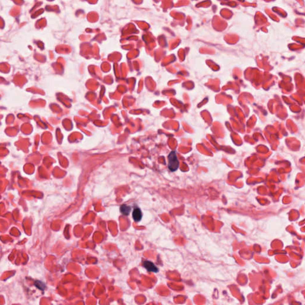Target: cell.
<instances>
[{
  "label": "cell",
  "mask_w": 305,
  "mask_h": 305,
  "mask_svg": "<svg viewBox=\"0 0 305 305\" xmlns=\"http://www.w3.org/2000/svg\"><path fill=\"white\" fill-rule=\"evenodd\" d=\"M142 212L139 208H136L134 210L132 213V217L135 221L139 222L142 219Z\"/></svg>",
  "instance_id": "cell-3"
},
{
  "label": "cell",
  "mask_w": 305,
  "mask_h": 305,
  "mask_svg": "<svg viewBox=\"0 0 305 305\" xmlns=\"http://www.w3.org/2000/svg\"><path fill=\"white\" fill-rule=\"evenodd\" d=\"M169 168L171 171H175L179 167V161L175 152L172 151L169 155Z\"/></svg>",
  "instance_id": "cell-1"
},
{
  "label": "cell",
  "mask_w": 305,
  "mask_h": 305,
  "mask_svg": "<svg viewBox=\"0 0 305 305\" xmlns=\"http://www.w3.org/2000/svg\"><path fill=\"white\" fill-rule=\"evenodd\" d=\"M143 265H144V267L146 268L149 272H158V269H157V267L155 266V265L153 262H151L150 261H148V260L144 261L143 263Z\"/></svg>",
  "instance_id": "cell-2"
},
{
  "label": "cell",
  "mask_w": 305,
  "mask_h": 305,
  "mask_svg": "<svg viewBox=\"0 0 305 305\" xmlns=\"http://www.w3.org/2000/svg\"><path fill=\"white\" fill-rule=\"evenodd\" d=\"M120 212L123 215L128 216L131 211V208L129 206H127L126 204H123L120 206Z\"/></svg>",
  "instance_id": "cell-4"
},
{
  "label": "cell",
  "mask_w": 305,
  "mask_h": 305,
  "mask_svg": "<svg viewBox=\"0 0 305 305\" xmlns=\"http://www.w3.org/2000/svg\"><path fill=\"white\" fill-rule=\"evenodd\" d=\"M35 285L38 288H39L40 290H44V288H45V287H45L46 286L44 285V284L43 283H42V282L39 281H36V282L35 283Z\"/></svg>",
  "instance_id": "cell-5"
}]
</instances>
